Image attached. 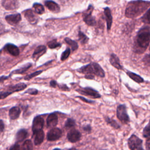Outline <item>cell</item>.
Returning a JSON list of instances; mask_svg holds the SVG:
<instances>
[{"mask_svg":"<svg viewBox=\"0 0 150 150\" xmlns=\"http://www.w3.org/2000/svg\"><path fill=\"white\" fill-rule=\"evenodd\" d=\"M5 48L11 54L14 56H17L19 54V50L18 47L13 44H11V43L7 44L5 46Z\"/></svg>","mask_w":150,"mask_h":150,"instance_id":"19","label":"cell"},{"mask_svg":"<svg viewBox=\"0 0 150 150\" xmlns=\"http://www.w3.org/2000/svg\"><path fill=\"white\" fill-rule=\"evenodd\" d=\"M22 149H32V144L31 141L26 140L24 142L22 145Z\"/></svg>","mask_w":150,"mask_h":150,"instance_id":"33","label":"cell"},{"mask_svg":"<svg viewBox=\"0 0 150 150\" xmlns=\"http://www.w3.org/2000/svg\"><path fill=\"white\" fill-rule=\"evenodd\" d=\"M33 7L35 9V12L38 14H43L45 12V9L43 6L40 4L35 3L33 4Z\"/></svg>","mask_w":150,"mask_h":150,"instance_id":"27","label":"cell"},{"mask_svg":"<svg viewBox=\"0 0 150 150\" xmlns=\"http://www.w3.org/2000/svg\"><path fill=\"white\" fill-rule=\"evenodd\" d=\"M60 88H61L62 90H69V87H67L66 86V85H65V84L62 85V86L60 87Z\"/></svg>","mask_w":150,"mask_h":150,"instance_id":"48","label":"cell"},{"mask_svg":"<svg viewBox=\"0 0 150 150\" xmlns=\"http://www.w3.org/2000/svg\"><path fill=\"white\" fill-rule=\"evenodd\" d=\"M44 125V120L42 117L40 116L36 117L33 121L32 124V131L33 134L42 130V128Z\"/></svg>","mask_w":150,"mask_h":150,"instance_id":"7","label":"cell"},{"mask_svg":"<svg viewBox=\"0 0 150 150\" xmlns=\"http://www.w3.org/2000/svg\"><path fill=\"white\" fill-rule=\"evenodd\" d=\"M77 91H78L80 93L82 94L90 96L94 98H98L101 97V95L99 94V93L97 91L90 87L81 88L80 89L77 90Z\"/></svg>","mask_w":150,"mask_h":150,"instance_id":"6","label":"cell"},{"mask_svg":"<svg viewBox=\"0 0 150 150\" xmlns=\"http://www.w3.org/2000/svg\"><path fill=\"white\" fill-rule=\"evenodd\" d=\"M48 47L50 49H54V48H57L58 47H60L61 46V44L59 43V42H57L56 41V40H53L50 41L48 43H47Z\"/></svg>","mask_w":150,"mask_h":150,"instance_id":"31","label":"cell"},{"mask_svg":"<svg viewBox=\"0 0 150 150\" xmlns=\"http://www.w3.org/2000/svg\"><path fill=\"white\" fill-rule=\"evenodd\" d=\"M104 14L105 16V19H106V22H107V30H110L111 29V25H112V18L110 9L108 7H107L104 9Z\"/></svg>","mask_w":150,"mask_h":150,"instance_id":"18","label":"cell"},{"mask_svg":"<svg viewBox=\"0 0 150 150\" xmlns=\"http://www.w3.org/2000/svg\"><path fill=\"white\" fill-rule=\"evenodd\" d=\"M27 135H28V132L26 129H20L17 132L16 135V141L18 142H22L26 138V137H27Z\"/></svg>","mask_w":150,"mask_h":150,"instance_id":"23","label":"cell"},{"mask_svg":"<svg viewBox=\"0 0 150 150\" xmlns=\"http://www.w3.org/2000/svg\"><path fill=\"white\" fill-rule=\"evenodd\" d=\"M62 135V132L60 129L58 128H53L50 129L47 133V139L48 141H53L59 139Z\"/></svg>","mask_w":150,"mask_h":150,"instance_id":"8","label":"cell"},{"mask_svg":"<svg viewBox=\"0 0 150 150\" xmlns=\"http://www.w3.org/2000/svg\"><path fill=\"white\" fill-rule=\"evenodd\" d=\"M26 87V85L25 83H19L16 84L14 86H12L9 90H11L12 93L15 92V91H19L21 90H23Z\"/></svg>","mask_w":150,"mask_h":150,"instance_id":"24","label":"cell"},{"mask_svg":"<svg viewBox=\"0 0 150 150\" xmlns=\"http://www.w3.org/2000/svg\"><path fill=\"white\" fill-rule=\"evenodd\" d=\"M12 93L11 91H6V92H3L0 93V99H3L6 98L7 96H8L9 95H10L11 94H12Z\"/></svg>","mask_w":150,"mask_h":150,"instance_id":"37","label":"cell"},{"mask_svg":"<svg viewBox=\"0 0 150 150\" xmlns=\"http://www.w3.org/2000/svg\"><path fill=\"white\" fill-rule=\"evenodd\" d=\"M46 48L45 46L41 45L37 47V48L35 49V52H33V57H32L33 59L35 61L38 60V59L46 52Z\"/></svg>","mask_w":150,"mask_h":150,"instance_id":"17","label":"cell"},{"mask_svg":"<svg viewBox=\"0 0 150 150\" xmlns=\"http://www.w3.org/2000/svg\"><path fill=\"white\" fill-rule=\"evenodd\" d=\"M21 113V110L18 107H13L10 109L9 112V115L11 119L16 120L17 119Z\"/></svg>","mask_w":150,"mask_h":150,"instance_id":"22","label":"cell"},{"mask_svg":"<svg viewBox=\"0 0 150 150\" xmlns=\"http://www.w3.org/2000/svg\"><path fill=\"white\" fill-rule=\"evenodd\" d=\"M150 43V28L145 26L137 33L134 42V49L135 53H142L147 49Z\"/></svg>","mask_w":150,"mask_h":150,"instance_id":"1","label":"cell"},{"mask_svg":"<svg viewBox=\"0 0 150 150\" xmlns=\"http://www.w3.org/2000/svg\"><path fill=\"white\" fill-rule=\"evenodd\" d=\"M79 35V40L80 41V42L82 44H85L88 42V38L86 35H84L83 32H81V31L79 32V35Z\"/></svg>","mask_w":150,"mask_h":150,"instance_id":"30","label":"cell"},{"mask_svg":"<svg viewBox=\"0 0 150 150\" xmlns=\"http://www.w3.org/2000/svg\"><path fill=\"white\" fill-rule=\"evenodd\" d=\"M38 91L35 88H29L27 91H26V93H29L30 94H36Z\"/></svg>","mask_w":150,"mask_h":150,"instance_id":"39","label":"cell"},{"mask_svg":"<svg viewBox=\"0 0 150 150\" xmlns=\"http://www.w3.org/2000/svg\"><path fill=\"white\" fill-rule=\"evenodd\" d=\"M25 16L26 19L32 24H35L38 22V18L37 16L35 15V12L30 9H28L25 11Z\"/></svg>","mask_w":150,"mask_h":150,"instance_id":"15","label":"cell"},{"mask_svg":"<svg viewBox=\"0 0 150 150\" xmlns=\"http://www.w3.org/2000/svg\"><path fill=\"white\" fill-rule=\"evenodd\" d=\"M20 149V147H19V145L18 144H15V145H13L10 148V149H11V150H16V149Z\"/></svg>","mask_w":150,"mask_h":150,"instance_id":"44","label":"cell"},{"mask_svg":"<svg viewBox=\"0 0 150 150\" xmlns=\"http://www.w3.org/2000/svg\"><path fill=\"white\" fill-rule=\"evenodd\" d=\"M50 86L52 87H56L57 86V82L55 80H51L50 82Z\"/></svg>","mask_w":150,"mask_h":150,"instance_id":"43","label":"cell"},{"mask_svg":"<svg viewBox=\"0 0 150 150\" xmlns=\"http://www.w3.org/2000/svg\"><path fill=\"white\" fill-rule=\"evenodd\" d=\"M75 125V122L71 118H68L67 121L65 122V127L67 128L73 127Z\"/></svg>","mask_w":150,"mask_h":150,"instance_id":"35","label":"cell"},{"mask_svg":"<svg viewBox=\"0 0 150 150\" xmlns=\"http://www.w3.org/2000/svg\"><path fill=\"white\" fill-rule=\"evenodd\" d=\"M105 120L106 121V122L109 124L110 126H111L112 127H113L115 129H119L120 128V125L118 124V123L114 120L108 117H105Z\"/></svg>","mask_w":150,"mask_h":150,"instance_id":"25","label":"cell"},{"mask_svg":"<svg viewBox=\"0 0 150 150\" xmlns=\"http://www.w3.org/2000/svg\"><path fill=\"white\" fill-rule=\"evenodd\" d=\"M142 20L144 23H150V9H148L142 18Z\"/></svg>","mask_w":150,"mask_h":150,"instance_id":"32","label":"cell"},{"mask_svg":"<svg viewBox=\"0 0 150 150\" xmlns=\"http://www.w3.org/2000/svg\"><path fill=\"white\" fill-rule=\"evenodd\" d=\"M5 20L9 24L12 25H15L21 21V16L19 13H15V14L7 15L5 17Z\"/></svg>","mask_w":150,"mask_h":150,"instance_id":"12","label":"cell"},{"mask_svg":"<svg viewBox=\"0 0 150 150\" xmlns=\"http://www.w3.org/2000/svg\"><path fill=\"white\" fill-rule=\"evenodd\" d=\"M149 5V2L141 0L129 2L126 8L125 16L129 18L137 17L146 10Z\"/></svg>","mask_w":150,"mask_h":150,"instance_id":"2","label":"cell"},{"mask_svg":"<svg viewBox=\"0 0 150 150\" xmlns=\"http://www.w3.org/2000/svg\"><path fill=\"white\" fill-rule=\"evenodd\" d=\"M142 135L144 138H149L150 137V120L148 124L144 127L142 131Z\"/></svg>","mask_w":150,"mask_h":150,"instance_id":"29","label":"cell"},{"mask_svg":"<svg viewBox=\"0 0 150 150\" xmlns=\"http://www.w3.org/2000/svg\"><path fill=\"white\" fill-rule=\"evenodd\" d=\"M117 117L122 124H128L130 121L125 104H120L117 108Z\"/></svg>","mask_w":150,"mask_h":150,"instance_id":"4","label":"cell"},{"mask_svg":"<svg viewBox=\"0 0 150 150\" xmlns=\"http://www.w3.org/2000/svg\"><path fill=\"white\" fill-rule=\"evenodd\" d=\"M78 98H79L80 99H81L82 101H84V102H86V103H94V101H92V100H87L81 96H78Z\"/></svg>","mask_w":150,"mask_h":150,"instance_id":"40","label":"cell"},{"mask_svg":"<svg viewBox=\"0 0 150 150\" xmlns=\"http://www.w3.org/2000/svg\"><path fill=\"white\" fill-rule=\"evenodd\" d=\"M149 50H150V47H149Z\"/></svg>","mask_w":150,"mask_h":150,"instance_id":"49","label":"cell"},{"mask_svg":"<svg viewBox=\"0 0 150 150\" xmlns=\"http://www.w3.org/2000/svg\"><path fill=\"white\" fill-rule=\"evenodd\" d=\"M68 140L71 142H76L80 140L81 138V133L76 129L70 130L67 135Z\"/></svg>","mask_w":150,"mask_h":150,"instance_id":"11","label":"cell"},{"mask_svg":"<svg viewBox=\"0 0 150 150\" xmlns=\"http://www.w3.org/2000/svg\"><path fill=\"white\" fill-rule=\"evenodd\" d=\"M8 78V77H7V76H1V77H0V83L3 82L4 80H6Z\"/></svg>","mask_w":150,"mask_h":150,"instance_id":"47","label":"cell"},{"mask_svg":"<svg viewBox=\"0 0 150 150\" xmlns=\"http://www.w3.org/2000/svg\"><path fill=\"white\" fill-rule=\"evenodd\" d=\"M83 129H84V131L90 132L91 131V128L89 125H86V126L83 127Z\"/></svg>","mask_w":150,"mask_h":150,"instance_id":"42","label":"cell"},{"mask_svg":"<svg viewBox=\"0 0 150 150\" xmlns=\"http://www.w3.org/2000/svg\"><path fill=\"white\" fill-rule=\"evenodd\" d=\"M70 54V49L69 48H67L66 49L62 54L61 55V60L62 61H64L65 60H66L69 55Z\"/></svg>","mask_w":150,"mask_h":150,"instance_id":"34","label":"cell"},{"mask_svg":"<svg viewBox=\"0 0 150 150\" xmlns=\"http://www.w3.org/2000/svg\"><path fill=\"white\" fill-rule=\"evenodd\" d=\"M110 62L111 64L115 69H117L118 70H122L123 69L122 66L120 64V59L115 54H114V53L111 54L110 57Z\"/></svg>","mask_w":150,"mask_h":150,"instance_id":"13","label":"cell"},{"mask_svg":"<svg viewBox=\"0 0 150 150\" xmlns=\"http://www.w3.org/2000/svg\"><path fill=\"white\" fill-rule=\"evenodd\" d=\"M31 65H32L31 63H28L26 65H25L24 66L22 67L21 68H20L19 69H17V70H15V71H13L12 73V74H13V73H15V74H22L24 72H25L28 69H29L31 67Z\"/></svg>","mask_w":150,"mask_h":150,"instance_id":"28","label":"cell"},{"mask_svg":"<svg viewBox=\"0 0 150 150\" xmlns=\"http://www.w3.org/2000/svg\"><path fill=\"white\" fill-rule=\"evenodd\" d=\"M45 4L46 6L53 12L57 13L60 11V7L59 5L53 1H51V0L46 1H45Z\"/></svg>","mask_w":150,"mask_h":150,"instance_id":"16","label":"cell"},{"mask_svg":"<svg viewBox=\"0 0 150 150\" xmlns=\"http://www.w3.org/2000/svg\"><path fill=\"white\" fill-rule=\"evenodd\" d=\"M143 62L145 64H150V55H146L145 56L144 58L143 59Z\"/></svg>","mask_w":150,"mask_h":150,"instance_id":"38","label":"cell"},{"mask_svg":"<svg viewBox=\"0 0 150 150\" xmlns=\"http://www.w3.org/2000/svg\"><path fill=\"white\" fill-rule=\"evenodd\" d=\"M64 40L71 47L73 51H74L78 49V44L74 40H73L69 38H66L64 39Z\"/></svg>","mask_w":150,"mask_h":150,"instance_id":"26","label":"cell"},{"mask_svg":"<svg viewBox=\"0 0 150 150\" xmlns=\"http://www.w3.org/2000/svg\"><path fill=\"white\" fill-rule=\"evenodd\" d=\"M2 6L6 10H14L19 6V0H2Z\"/></svg>","mask_w":150,"mask_h":150,"instance_id":"9","label":"cell"},{"mask_svg":"<svg viewBox=\"0 0 150 150\" xmlns=\"http://www.w3.org/2000/svg\"><path fill=\"white\" fill-rule=\"evenodd\" d=\"M4 129V124L3 121L1 120H0V131L1 132L3 131Z\"/></svg>","mask_w":150,"mask_h":150,"instance_id":"45","label":"cell"},{"mask_svg":"<svg viewBox=\"0 0 150 150\" xmlns=\"http://www.w3.org/2000/svg\"><path fill=\"white\" fill-rule=\"evenodd\" d=\"M24 1H27V0H24Z\"/></svg>","mask_w":150,"mask_h":150,"instance_id":"50","label":"cell"},{"mask_svg":"<svg viewBox=\"0 0 150 150\" xmlns=\"http://www.w3.org/2000/svg\"><path fill=\"white\" fill-rule=\"evenodd\" d=\"M85 78H86L87 79H94V76L93 74H86Z\"/></svg>","mask_w":150,"mask_h":150,"instance_id":"46","label":"cell"},{"mask_svg":"<svg viewBox=\"0 0 150 150\" xmlns=\"http://www.w3.org/2000/svg\"><path fill=\"white\" fill-rule=\"evenodd\" d=\"M126 73L129 78H131L132 80H134V81H135L138 83H142L144 81V80L142 77H141L139 75H138L135 73H133L129 70H127Z\"/></svg>","mask_w":150,"mask_h":150,"instance_id":"20","label":"cell"},{"mask_svg":"<svg viewBox=\"0 0 150 150\" xmlns=\"http://www.w3.org/2000/svg\"><path fill=\"white\" fill-rule=\"evenodd\" d=\"M93 7L90 6L87 11L83 15V20L86 24L89 26H94L96 24V21L94 18L91 15Z\"/></svg>","mask_w":150,"mask_h":150,"instance_id":"10","label":"cell"},{"mask_svg":"<svg viewBox=\"0 0 150 150\" xmlns=\"http://www.w3.org/2000/svg\"><path fill=\"white\" fill-rule=\"evenodd\" d=\"M35 135V139H34V143L36 145H39L42 143L44 139L45 134L42 130H40L36 133L34 134Z\"/></svg>","mask_w":150,"mask_h":150,"instance_id":"21","label":"cell"},{"mask_svg":"<svg viewBox=\"0 0 150 150\" xmlns=\"http://www.w3.org/2000/svg\"><path fill=\"white\" fill-rule=\"evenodd\" d=\"M58 122V117L54 113L50 114L47 118L46 123L47 126L49 128H54L56 127Z\"/></svg>","mask_w":150,"mask_h":150,"instance_id":"14","label":"cell"},{"mask_svg":"<svg viewBox=\"0 0 150 150\" xmlns=\"http://www.w3.org/2000/svg\"><path fill=\"white\" fill-rule=\"evenodd\" d=\"M42 73V70H38V71H36L35 72H34V73H32L30 74H29L28 76H26L24 79L25 80H29L30 79H32V78H33V77H35V76H36L38 75H39V74H40Z\"/></svg>","mask_w":150,"mask_h":150,"instance_id":"36","label":"cell"},{"mask_svg":"<svg viewBox=\"0 0 150 150\" xmlns=\"http://www.w3.org/2000/svg\"><path fill=\"white\" fill-rule=\"evenodd\" d=\"M80 73L85 74L96 75L100 77H105V72L102 67L96 63H91L84 66L77 70Z\"/></svg>","mask_w":150,"mask_h":150,"instance_id":"3","label":"cell"},{"mask_svg":"<svg viewBox=\"0 0 150 150\" xmlns=\"http://www.w3.org/2000/svg\"><path fill=\"white\" fill-rule=\"evenodd\" d=\"M128 145L131 150L144 149L142 147V140L134 134L128 138Z\"/></svg>","mask_w":150,"mask_h":150,"instance_id":"5","label":"cell"},{"mask_svg":"<svg viewBox=\"0 0 150 150\" xmlns=\"http://www.w3.org/2000/svg\"><path fill=\"white\" fill-rule=\"evenodd\" d=\"M145 146H146V149L150 150V137L149 138H148V139L146 141Z\"/></svg>","mask_w":150,"mask_h":150,"instance_id":"41","label":"cell"}]
</instances>
